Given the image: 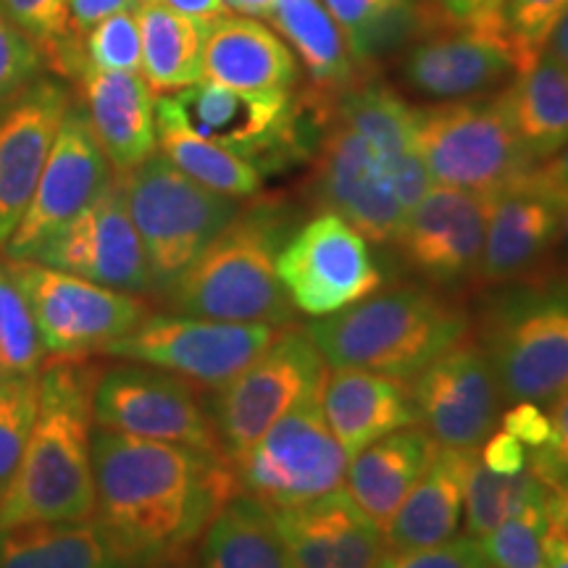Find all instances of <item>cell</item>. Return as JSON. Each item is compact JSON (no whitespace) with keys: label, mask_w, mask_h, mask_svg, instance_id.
Returning a JSON list of instances; mask_svg holds the SVG:
<instances>
[{"label":"cell","mask_w":568,"mask_h":568,"mask_svg":"<svg viewBox=\"0 0 568 568\" xmlns=\"http://www.w3.org/2000/svg\"><path fill=\"white\" fill-rule=\"evenodd\" d=\"M416 145L432 184L493 197L529 172L506 95H474L416 109Z\"/></svg>","instance_id":"7"},{"label":"cell","mask_w":568,"mask_h":568,"mask_svg":"<svg viewBox=\"0 0 568 568\" xmlns=\"http://www.w3.org/2000/svg\"><path fill=\"white\" fill-rule=\"evenodd\" d=\"M437 450L439 445L418 424L397 429L347 460L345 493L376 527L385 529Z\"/></svg>","instance_id":"30"},{"label":"cell","mask_w":568,"mask_h":568,"mask_svg":"<svg viewBox=\"0 0 568 568\" xmlns=\"http://www.w3.org/2000/svg\"><path fill=\"white\" fill-rule=\"evenodd\" d=\"M226 9L232 13H240V17L251 19H268V13L274 11L276 0H224Z\"/></svg>","instance_id":"55"},{"label":"cell","mask_w":568,"mask_h":568,"mask_svg":"<svg viewBox=\"0 0 568 568\" xmlns=\"http://www.w3.org/2000/svg\"><path fill=\"white\" fill-rule=\"evenodd\" d=\"M119 180L159 297L243 209L234 197L190 180L161 153Z\"/></svg>","instance_id":"6"},{"label":"cell","mask_w":568,"mask_h":568,"mask_svg":"<svg viewBox=\"0 0 568 568\" xmlns=\"http://www.w3.org/2000/svg\"><path fill=\"white\" fill-rule=\"evenodd\" d=\"M500 429H506L508 435H514L518 443L527 445L531 450V447L548 445L552 435V422L550 414H545L539 403L518 400L500 414Z\"/></svg>","instance_id":"47"},{"label":"cell","mask_w":568,"mask_h":568,"mask_svg":"<svg viewBox=\"0 0 568 568\" xmlns=\"http://www.w3.org/2000/svg\"><path fill=\"white\" fill-rule=\"evenodd\" d=\"M30 303L48 361H82L130 335L151 314L145 297L119 293L38 261L9 258Z\"/></svg>","instance_id":"10"},{"label":"cell","mask_w":568,"mask_h":568,"mask_svg":"<svg viewBox=\"0 0 568 568\" xmlns=\"http://www.w3.org/2000/svg\"><path fill=\"white\" fill-rule=\"evenodd\" d=\"M410 382L418 424L439 447L479 450L500 422V385L474 339L464 337Z\"/></svg>","instance_id":"16"},{"label":"cell","mask_w":568,"mask_h":568,"mask_svg":"<svg viewBox=\"0 0 568 568\" xmlns=\"http://www.w3.org/2000/svg\"><path fill=\"white\" fill-rule=\"evenodd\" d=\"M113 180L116 172L98 145L82 105L71 101L32 201L3 253L13 261H32V255L98 201Z\"/></svg>","instance_id":"15"},{"label":"cell","mask_w":568,"mask_h":568,"mask_svg":"<svg viewBox=\"0 0 568 568\" xmlns=\"http://www.w3.org/2000/svg\"><path fill=\"white\" fill-rule=\"evenodd\" d=\"M510 124L531 166L552 159L568 140V69L550 51L503 90Z\"/></svg>","instance_id":"31"},{"label":"cell","mask_w":568,"mask_h":568,"mask_svg":"<svg viewBox=\"0 0 568 568\" xmlns=\"http://www.w3.org/2000/svg\"><path fill=\"white\" fill-rule=\"evenodd\" d=\"M297 568H374L382 529L343 489L293 508H268Z\"/></svg>","instance_id":"22"},{"label":"cell","mask_w":568,"mask_h":568,"mask_svg":"<svg viewBox=\"0 0 568 568\" xmlns=\"http://www.w3.org/2000/svg\"><path fill=\"white\" fill-rule=\"evenodd\" d=\"M326 374L329 364L305 326H282L274 343L213 395L209 410L224 456L234 464L268 426L322 393Z\"/></svg>","instance_id":"8"},{"label":"cell","mask_w":568,"mask_h":568,"mask_svg":"<svg viewBox=\"0 0 568 568\" xmlns=\"http://www.w3.org/2000/svg\"><path fill=\"white\" fill-rule=\"evenodd\" d=\"M40 376H0V503L17 477L34 408H38Z\"/></svg>","instance_id":"40"},{"label":"cell","mask_w":568,"mask_h":568,"mask_svg":"<svg viewBox=\"0 0 568 568\" xmlns=\"http://www.w3.org/2000/svg\"><path fill=\"white\" fill-rule=\"evenodd\" d=\"M468 324L460 305L429 287L406 284L318 316L305 332L332 368H366L408 382L460 343Z\"/></svg>","instance_id":"3"},{"label":"cell","mask_w":568,"mask_h":568,"mask_svg":"<svg viewBox=\"0 0 568 568\" xmlns=\"http://www.w3.org/2000/svg\"><path fill=\"white\" fill-rule=\"evenodd\" d=\"M316 195L326 211L345 219L368 243L393 245L406 222L385 163L337 116L318 145Z\"/></svg>","instance_id":"18"},{"label":"cell","mask_w":568,"mask_h":568,"mask_svg":"<svg viewBox=\"0 0 568 568\" xmlns=\"http://www.w3.org/2000/svg\"><path fill=\"white\" fill-rule=\"evenodd\" d=\"M479 460L495 474H516L529 466V447L506 429L493 432L479 447Z\"/></svg>","instance_id":"48"},{"label":"cell","mask_w":568,"mask_h":568,"mask_svg":"<svg viewBox=\"0 0 568 568\" xmlns=\"http://www.w3.org/2000/svg\"><path fill=\"white\" fill-rule=\"evenodd\" d=\"M142 40L140 74L153 92L174 95L203 80V48L211 21L182 17L155 0L138 6Z\"/></svg>","instance_id":"35"},{"label":"cell","mask_w":568,"mask_h":568,"mask_svg":"<svg viewBox=\"0 0 568 568\" xmlns=\"http://www.w3.org/2000/svg\"><path fill=\"white\" fill-rule=\"evenodd\" d=\"M545 51H550L568 69V11L564 13V17H560L556 30L550 32Z\"/></svg>","instance_id":"56"},{"label":"cell","mask_w":568,"mask_h":568,"mask_svg":"<svg viewBox=\"0 0 568 568\" xmlns=\"http://www.w3.org/2000/svg\"><path fill=\"white\" fill-rule=\"evenodd\" d=\"M98 372L101 368L88 364V358L42 366L24 456L0 503V529L92 516V393Z\"/></svg>","instance_id":"2"},{"label":"cell","mask_w":568,"mask_h":568,"mask_svg":"<svg viewBox=\"0 0 568 568\" xmlns=\"http://www.w3.org/2000/svg\"><path fill=\"white\" fill-rule=\"evenodd\" d=\"M48 364L38 324L0 251V376H40Z\"/></svg>","instance_id":"39"},{"label":"cell","mask_w":568,"mask_h":568,"mask_svg":"<svg viewBox=\"0 0 568 568\" xmlns=\"http://www.w3.org/2000/svg\"><path fill=\"white\" fill-rule=\"evenodd\" d=\"M201 568H297L272 510L240 493L211 518L197 552Z\"/></svg>","instance_id":"34"},{"label":"cell","mask_w":568,"mask_h":568,"mask_svg":"<svg viewBox=\"0 0 568 568\" xmlns=\"http://www.w3.org/2000/svg\"><path fill=\"white\" fill-rule=\"evenodd\" d=\"M0 13L32 40L42 61L69 80L84 71L82 40L71 30L67 0H0Z\"/></svg>","instance_id":"38"},{"label":"cell","mask_w":568,"mask_h":568,"mask_svg":"<svg viewBox=\"0 0 568 568\" xmlns=\"http://www.w3.org/2000/svg\"><path fill=\"white\" fill-rule=\"evenodd\" d=\"M552 435L548 445L531 447L529 466L548 489L568 481V389L550 403Z\"/></svg>","instance_id":"46"},{"label":"cell","mask_w":568,"mask_h":568,"mask_svg":"<svg viewBox=\"0 0 568 568\" xmlns=\"http://www.w3.org/2000/svg\"><path fill=\"white\" fill-rule=\"evenodd\" d=\"M92 518L132 568L195 548L211 518L240 495L224 453L92 429Z\"/></svg>","instance_id":"1"},{"label":"cell","mask_w":568,"mask_h":568,"mask_svg":"<svg viewBox=\"0 0 568 568\" xmlns=\"http://www.w3.org/2000/svg\"><path fill=\"white\" fill-rule=\"evenodd\" d=\"M531 176H535L539 187L548 190L550 195L558 197V201L568 197V140L552 159L531 169Z\"/></svg>","instance_id":"51"},{"label":"cell","mask_w":568,"mask_h":568,"mask_svg":"<svg viewBox=\"0 0 568 568\" xmlns=\"http://www.w3.org/2000/svg\"><path fill=\"white\" fill-rule=\"evenodd\" d=\"M374 568H489L481 556L479 539L458 537L443 545L416 550L382 552Z\"/></svg>","instance_id":"45"},{"label":"cell","mask_w":568,"mask_h":568,"mask_svg":"<svg viewBox=\"0 0 568 568\" xmlns=\"http://www.w3.org/2000/svg\"><path fill=\"white\" fill-rule=\"evenodd\" d=\"M560 201L539 187L531 169L489 197L479 276L510 282L531 272L558 240Z\"/></svg>","instance_id":"23"},{"label":"cell","mask_w":568,"mask_h":568,"mask_svg":"<svg viewBox=\"0 0 568 568\" xmlns=\"http://www.w3.org/2000/svg\"><path fill=\"white\" fill-rule=\"evenodd\" d=\"M276 272L295 311L314 318L337 314L387 282L372 243L332 211L318 213L284 240Z\"/></svg>","instance_id":"13"},{"label":"cell","mask_w":568,"mask_h":568,"mask_svg":"<svg viewBox=\"0 0 568 568\" xmlns=\"http://www.w3.org/2000/svg\"><path fill=\"white\" fill-rule=\"evenodd\" d=\"M266 21L295 51L311 84V109L326 119L337 98L353 88L358 71L335 19L322 0H276Z\"/></svg>","instance_id":"28"},{"label":"cell","mask_w":568,"mask_h":568,"mask_svg":"<svg viewBox=\"0 0 568 568\" xmlns=\"http://www.w3.org/2000/svg\"><path fill=\"white\" fill-rule=\"evenodd\" d=\"M38 264L130 295H153L151 268L126 209L122 180H113L74 222L32 255Z\"/></svg>","instance_id":"17"},{"label":"cell","mask_w":568,"mask_h":568,"mask_svg":"<svg viewBox=\"0 0 568 568\" xmlns=\"http://www.w3.org/2000/svg\"><path fill=\"white\" fill-rule=\"evenodd\" d=\"M479 345L503 400H556L568 389V282L516 284L489 297Z\"/></svg>","instance_id":"5"},{"label":"cell","mask_w":568,"mask_h":568,"mask_svg":"<svg viewBox=\"0 0 568 568\" xmlns=\"http://www.w3.org/2000/svg\"><path fill=\"white\" fill-rule=\"evenodd\" d=\"M558 237L564 240L566 251H568V197L560 201V230H558Z\"/></svg>","instance_id":"57"},{"label":"cell","mask_w":568,"mask_h":568,"mask_svg":"<svg viewBox=\"0 0 568 568\" xmlns=\"http://www.w3.org/2000/svg\"><path fill=\"white\" fill-rule=\"evenodd\" d=\"M477 450L439 447L426 471L382 529L389 550H416L456 537L464 516L466 474Z\"/></svg>","instance_id":"29"},{"label":"cell","mask_w":568,"mask_h":568,"mask_svg":"<svg viewBox=\"0 0 568 568\" xmlns=\"http://www.w3.org/2000/svg\"><path fill=\"white\" fill-rule=\"evenodd\" d=\"M435 34L410 48L406 80L416 92L435 101H460L497 88L521 71L516 45L497 24H453L439 17Z\"/></svg>","instance_id":"19"},{"label":"cell","mask_w":568,"mask_h":568,"mask_svg":"<svg viewBox=\"0 0 568 568\" xmlns=\"http://www.w3.org/2000/svg\"><path fill=\"white\" fill-rule=\"evenodd\" d=\"M184 122L261 174L295 159L303 148V109L293 90L245 92L201 80L174 92Z\"/></svg>","instance_id":"14"},{"label":"cell","mask_w":568,"mask_h":568,"mask_svg":"<svg viewBox=\"0 0 568 568\" xmlns=\"http://www.w3.org/2000/svg\"><path fill=\"white\" fill-rule=\"evenodd\" d=\"M332 113L353 126L379 155L406 213L429 193L432 176L416 145V109L393 88L379 82L353 84L337 98Z\"/></svg>","instance_id":"25"},{"label":"cell","mask_w":568,"mask_h":568,"mask_svg":"<svg viewBox=\"0 0 568 568\" xmlns=\"http://www.w3.org/2000/svg\"><path fill=\"white\" fill-rule=\"evenodd\" d=\"M0 105H3V103H0Z\"/></svg>","instance_id":"58"},{"label":"cell","mask_w":568,"mask_h":568,"mask_svg":"<svg viewBox=\"0 0 568 568\" xmlns=\"http://www.w3.org/2000/svg\"><path fill=\"white\" fill-rule=\"evenodd\" d=\"M0 568H132L95 518L0 529Z\"/></svg>","instance_id":"32"},{"label":"cell","mask_w":568,"mask_h":568,"mask_svg":"<svg viewBox=\"0 0 568 568\" xmlns=\"http://www.w3.org/2000/svg\"><path fill=\"white\" fill-rule=\"evenodd\" d=\"M155 3L166 6V9L182 13V17L201 21H213L224 17V13H230L224 0H155Z\"/></svg>","instance_id":"52"},{"label":"cell","mask_w":568,"mask_h":568,"mask_svg":"<svg viewBox=\"0 0 568 568\" xmlns=\"http://www.w3.org/2000/svg\"><path fill=\"white\" fill-rule=\"evenodd\" d=\"M568 11V0H508L503 19L514 40L521 71L529 69L548 45L550 32ZM518 71V74H521Z\"/></svg>","instance_id":"43"},{"label":"cell","mask_w":568,"mask_h":568,"mask_svg":"<svg viewBox=\"0 0 568 568\" xmlns=\"http://www.w3.org/2000/svg\"><path fill=\"white\" fill-rule=\"evenodd\" d=\"M282 326L234 324L187 314H148L101 355L163 368L203 389H222L274 343Z\"/></svg>","instance_id":"11"},{"label":"cell","mask_w":568,"mask_h":568,"mask_svg":"<svg viewBox=\"0 0 568 568\" xmlns=\"http://www.w3.org/2000/svg\"><path fill=\"white\" fill-rule=\"evenodd\" d=\"M545 566L548 568H568V535L558 529H545Z\"/></svg>","instance_id":"53"},{"label":"cell","mask_w":568,"mask_h":568,"mask_svg":"<svg viewBox=\"0 0 568 568\" xmlns=\"http://www.w3.org/2000/svg\"><path fill=\"white\" fill-rule=\"evenodd\" d=\"M545 500L529 503L487 537L479 539L481 556L489 568H548L545 566Z\"/></svg>","instance_id":"41"},{"label":"cell","mask_w":568,"mask_h":568,"mask_svg":"<svg viewBox=\"0 0 568 568\" xmlns=\"http://www.w3.org/2000/svg\"><path fill=\"white\" fill-rule=\"evenodd\" d=\"M42 67L45 61L38 45L0 13V103L11 101L32 80H38Z\"/></svg>","instance_id":"44"},{"label":"cell","mask_w":568,"mask_h":568,"mask_svg":"<svg viewBox=\"0 0 568 568\" xmlns=\"http://www.w3.org/2000/svg\"><path fill=\"white\" fill-rule=\"evenodd\" d=\"M84 67L98 71H140L142 40L138 13L122 11L103 19L82 38Z\"/></svg>","instance_id":"42"},{"label":"cell","mask_w":568,"mask_h":568,"mask_svg":"<svg viewBox=\"0 0 568 568\" xmlns=\"http://www.w3.org/2000/svg\"><path fill=\"white\" fill-rule=\"evenodd\" d=\"M347 460L318 393L268 426L232 466L240 493L266 508H293L343 487Z\"/></svg>","instance_id":"9"},{"label":"cell","mask_w":568,"mask_h":568,"mask_svg":"<svg viewBox=\"0 0 568 568\" xmlns=\"http://www.w3.org/2000/svg\"><path fill=\"white\" fill-rule=\"evenodd\" d=\"M508 0H439L437 11L453 24H497Z\"/></svg>","instance_id":"50"},{"label":"cell","mask_w":568,"mask_h":568,"mask_svg":"<svg viewBox=\"0 0 568 568\" xmlns=\"http://www.w3.org/2000/svg\"><path fill=\"white\" fill-rule=\"evenodd\" d=\"M548 485L531 471V466L516 474H495L479 460V450L474 453L466 474L464 516L466 537L481 539L506 518L518 514L529 503H539L548 497Z\"/></svg>","instance_id":"37"},{"label":"cell","mask_w":568,"mask_h":568,"mask_svg":"<svg viewBox=\"0 0 568 568\" xmlns=\"http://www.w3.org/2000/svg\"><path fill=\"white\" fill-rule=\"evenodd\" d=\"M343 32L355 67L372 63L376 53L424 27L426 17L410 0H322Z\"/></svg>","instance_id":"36"},{"label":"cell","mask_w":568,"mask_h":568,"mask_svg":"<svg viewBox=\"0 0 568 568\" xmlns=\"http://www.w3.org/2000/svg\"><path fill=\"white\" fill-rule=\"evenodd\" d=\"M69 105L67 84L51 77L0 105V251L32 201Z\"/></svg>","instance_id":"21"},{"label":"cell","mask_w":568,"mask_h":568,"mask_svg":"<svg viewBox=\"0 0 568 568\" xmlns=\"http://www.w3.org/2000/svg\"><path fill=\"white\" fill-rule=\"evenodd\" d=\"M155 134H159V153L163 159L213 193L247 201L264 184V174L253 163L205 140L184 122L172 95H159L155 101Z\"/></svg>","instance_id":"33"},{"label":"cell","mask_w":568,"mask_h":568,"mask_svg":"<svg viewBox=\"0 0 568 568\" xmlns=\"http://www.w3.org/2000/svg\"><path fill=\"white\" fill-rule=\"evenodd\" d=\"M489 197L432 184L397 234L403 261L426 282L450 287L479 274Z\"/></svg>","instance_id":"20"},{"label":"cell","mask_w":568,"mask_h":568,"mask_svg":"<svg viewBox=\"0 0 568 568\" xmlns=\"http://www.w3.org/2000/svg\"><path fill=\"white\" fill-rule=\"evenodd\" d=\"M140 3L142 0H67L71 30L82 40L103 19L122 11H138Z\"/></svg>","instance_id":"49"},{"label":"cell","mask_w":568,"mask_h":568,"mask_svg":"<svg viewBox=\"0 0 568 568\" xmlns=\"http://www.w3.org/2000/svg\"><path fill=\"white\" fill-rule=\"evenodd\" d=\"M77 82H80L84 116L113 172H130L159 153V134H155L159 92H153L140 71H98L84 67Z\"/></svg>","instance_id":"24"},{"label":"cell","mask_w":568,"mask_h":568,"mask_svg":"<svg viewBox=\"0 0 568 568\" xmlns=\"http://www.w3.org/2000/svg\"><path fill=\"white\" fill-rule=\"evenodd\" d=\"M322 410L351 458L376 439L418 424L406 382L366 368H332L322 387Z\"/></svg>","instance_id":"26"},{"label":"cell","mask_w":568,"mask_h":568,"mask_svg":"<svg viewBox=\"0 0 568 568\" xmlns=\"http://www.w3.org/2000/svg\"><path fill=\"white\" fill-rule=\"evenodd\" d=\"M138 568H201V564H197L195 548H184V550L169 552V556L148 560L145 566H138Z\"/></svg>","instance_id":"54"},{"label":"cell","mask_w":568,"mask_h":568,"mask_svg":"<svg viewBox=\"0 0 568 568\" xmlns=\"http://www.w3.org/2000/svg\"><path fill=\"white\" fill-rule=\"evenodd\" d=\"M284 240L287 222L280 209L266 203L240 209L161 297L174 314L234 324H293L297 311L276 272Z\"/></svg>","instance_id":"4"},{"label":"cell","mask_w":568,"mask_h":568,"mask_svg":"<svg viewBox=\"0 0 568 568\" xmlns=\"http://www.w3.org/2000/svg\"><path fill=\"white\" fill-rule=\"evenodd\" d=\"M92 422L122 435L222 453L197 387L155 366L122 361L101 368L92 393Z\"/></svg>","instance_id":"12"},{"label":"cell","mask_w":568,"mask_h":568,"mask_svg":"<svg viewBox=\"0 0 568 568\" xmlns=\"http://www.w3.org/2000/svg\"><path fill=\"white\" fill-rule=\"evenodd\" d=\"M203 80L245 92L293 90L297 61L272 27L230 11L213 19L209 27Z\"/></svg>","instance_id":"27"}]
</instances>
